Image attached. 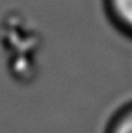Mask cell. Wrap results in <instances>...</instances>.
Segmentation results:
<instances>
[{
  "mask_svg": "<svg viewBox=\"0 0 132 133\" xmlns=\"http://www.w3.org/2000/svg\"><path fill=\"white\" fill-rule=\"evenodd\" d=\"M110 20L122 32L132 36V0H105Z\"/></svg>",
  "mask_w": 132,
  "mask_h": 133,
  "instance_id": "6da1fadb",
  "label": "cell"
},
{
  "mask_svg": "<svg viewBox=\"0 0 132 133\" xmlns=\"http://www.w3.org/2000/svg\"><path fill=\"white\" fill-rule=\"evenodd\" d=\"M107 133H132V104L115 115Z\"/></svg>",
  "mask_w": 132,
  "mask_h": 133,
  "instance_id": "7a4b0ae2",
  "label": "cell"
}]
</instances>
